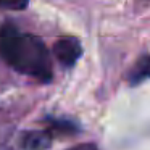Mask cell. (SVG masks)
<instances>
[{
	"instance_id": "1",
	"label": "cell",
	"mask_w": 150,
	"mask_h": 150,
	"mask_svg": "<svg viewBox=\"0 0 150 150\" xmlns=\"http://www.w3.org/2000/svg\"><path fill=\"white\" fill-rule=\"evenodd\" d=\"M0 57L18 73L42 82L52 79V63L45 44L33 34H21L13 24L0 28Z\"/></svg>"
},
{
	"instance_id": "2",
	"label": "cell",
	"mask_w": 150,
	"mask_h": 150,
	"mask_svg": "<svg viewBox=\"0 0 150 150\" xmlns=\"http://www.w3.org/2000/svg\"><path fill=\"white\" fill-rule=\"evenodd\" d=\"M53 53L63 66L69 68L76 65L79 57L82 55V47L76 37H62L53 44Z\"/></svg>"
},
{
	"instance_id": "3",
	"label": "cell",
	"mask_w": 150,
	"mask_h": 150,
	"mask_svg": "<svg viewBox=\"0 0 150 150\" xmlns=\"http://www.w3.org/2000/svg\"><path fill=\"white\" fill-rule=\"evenodd\" d=\"M20 145L23 150H47L52 145L49 131H28L21 136Z\"/></svg>"
},
{
	"instance_id": "4",
	"label": "cell",
	"mask_w": 150,
	"mask_h": 150,
	"mask_svg": "<svg viewBox=\"0 0 150 150\" xmlns=\"http://www.w3.org/2000/svg\"><path fill=\"white\" fill-rule=\"evenodd\" d=\"M145 79H150V55L140 57L127 74V81L131 86H137Z\"/></svg>"
},
{
	"instance_id": "5",
	"label": "cell",
	"mask_w": 150,
	"mask_h": 150,
	"mask_svg": "<svg viewBox=\"0 0 150 150\" xmlns=\"http://www.w3.org/2000/svg\"><path fill=\"white\" fill-rule=\"evenodd\" d=\"M50 129L52 131H58V132L63 134H73L78 132V127L74 126V123L71 121H65V120H49Z\"/></svg>"
},
{
	"instance_id": "6",
	"label": "cell",
	"mask_w": 150,
	"mask_h": 150,
	"mask_svg": "<svg viewBox=\"0 0 150 150\" xmlns=\"http://www.w3.org/2000/svg\"><path fill=\"white\" fill-rule=\"evenodd\" d=\"M29 5V0H0V8L2 10H13L20 11Z\"/></svg>"
},
{
	"instance_id": "7",
	"label": "cell",
	"mask_w": 150,
	"mask_h": 150,
	"mask_svg": "<svg viewBox=\"0 0 150 150\" xmlns=\"http://www.w3.org/2000/svg\"><path fill=\"white\" fill-rule=\"evenodd\" d=\"M68 150H97V147H95L94 144H79V145L71 147V149H68Z\"/></svg>"
},
{
	"instance_id": "8",
	"label": "cell",
	"mask_w": 150,
	"mask_h": 150,
	"mask_svg": "<svg viewBox=\"0 0 150 150\" xmlns=\"http://www.w3.org/2000/svg\"><path fill=\"white\" fill-rule=\"evenodd\" d=\"M0 150H11V149H8V147H5V149L4 147H0Z\"/></svg>"
}]
</instances>
